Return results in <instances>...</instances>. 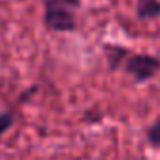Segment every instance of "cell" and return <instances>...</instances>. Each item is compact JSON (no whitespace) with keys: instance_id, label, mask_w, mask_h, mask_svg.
Here are the masks:
<instances>
[{"instance_id":"cell-1","label":"cell","mask_w":160,"mask_h":160,"mask_svg":"<svg viewBox=\"0 0 160 160\" xmlns=\"http://www.w3.org/2000/svg\"><path fill=\"white\" fill-rule=\"evenodd\" d=\"M104 53H106L108 66L111 70H122L138 85L151 81L152 77L160 73V58L154 55L132 53L121 45H106Z\"/></svg>"},{"instance_id":"cell-2","label":"cell","mask_w":160,"mask_h":160,"mask_svg":"<svg viewBox=\"0 0 160 160\" xmlns=\"http://www.w3.org/2000/svg\"><path fill=\"white\" fill-rule=\"evenodd\" d=\"M43 25L51 32H73L77 27L75 12L81 8V0H42Z\"/></svg>"},{"instance_id":"cell-3","label":"cell","mask_w":160,"mask_h":160,"mask_svg":"<svg viewBox=\"0 0 160 160\" xmlns=\"http://www.w3.org/2000/svg\"><path fill=\"white\" fill-rule=\"evenodd\" d=\"M145 138H147L149 147L160 149V115L149 124V128H147V132H145Z\"/></svg>"},{"instance_id":"cell-4","label":"cell","mask_w":160,"mask_h":160,"mask_svg":"<svg viewBox=\"0 0 160 160\" xmlns=\"http://www.w3.org/2000/svg\"><path fill=\"white\" fill-rule=\"evenodd\" d=\"M15 124V115L13 111H0V139H2Z\"/></svg>"},{"instance_id":"cell-5","label":"cell","mask_w":160,"mask_h":160,"mask_svg":"<svg viewBox=\"0 0 160 160\" xmlns=\"http://www.w3.org/2000/svg\"><path fill=\"white\" fill-rule=\"evenodd\" d=\"M138 2H151V0H138Z\"/></svg>"}]
</instances>
